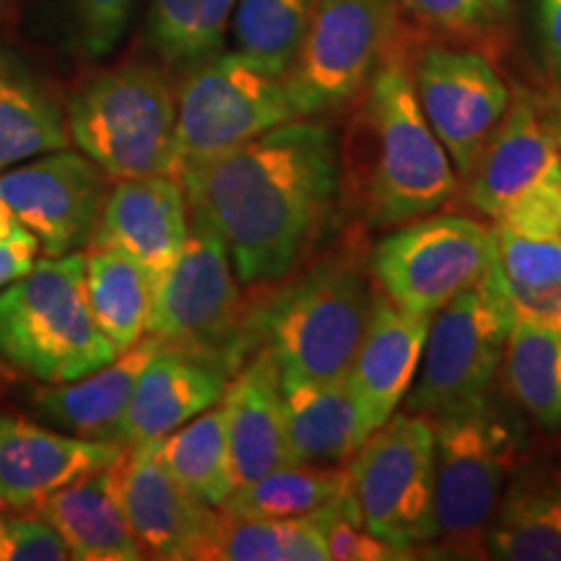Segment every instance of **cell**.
Instances as JSON below:
<instances>
[{
	"instance_id": "21",
	"label": "cell",
	"mask_w": 561,
	"mask_h": 561,
	"mask_svg": "<svg viewBox=\"0 0 561 561\" xmlns=\"http://www.w3.org/2000/svg\"><path fill=\"white\" fill-rule=\"evenodd\" d=\"M234 489L291 462L286 442L280 371L268 348L229 377L221 396Z\"/></svg>"
},
{
	"instance_id": "3",
	"label": "cell",
	"mask_w": 561,
	"mask_h": 561,
	"mask_svg": "<svg viewBox=\"0 0 561 561\" xmlns=\"http://www.w3.org/2000/svg\"><path fill=\"white\" fill-rule=\"evenodd\" d=\"M117 359L89 305L87 252L47 261L0 291V362L45 385L73 382Z\"/></svg>"
},
{
	"instance_id": "7",
	"label": "cell",
	"mask_w": 561,
	"mask_h": 561,
	"mask_svg": "<svg viewBox=\"0 0 561 561\" xmlns=\"http://www.w3.org/2000/svg\"><path fill=\"white\" fill-rule=\"evenodd\" d=\"M515 310L494 268L430 318L405 411L450 416L486 398L500 375Z\"/></svg>"
},
{
	"instance_id": "38",
	"label": "cell",
	"mask_w": 561,
	"mask_h": 561,
	"mask_svg": "<svg viewBox=\"0 0 561 561\" xmlns=\"http://www.w3.org/2000/svg\"><path fill=\"white\" fill-rule=\"evenodd\" d=\"M328 538V553L335 561H405L416 559V553L401 546L385 541V538L375 536V533L364 528L356 520L354 504H351L348 494H343L333 504L331 523L325 530Z\"/></svg>"
},
{
	"instance_id": "37",
	"label": "cell",
	"mask_w": 561,
	"mask_h": 561,
	"mask_svg": "<svg viewBox=\"0 0 561 561\" xmlns=\"http://www.w3.org/2000/svg\"><path fill=\"white\" fill-rule=\"evenodd\" d=\"M401 9L426 26L450 34H483L504 24L510 0H401Z\"/></svg>"
},
{
	"instance_id": "10",
	"label": "cell",
	"mask_w": 561,
	"mask_h": 561,
	"mask_svg": "<svg viewBox=\"0 0 561 561\" xmlns=\"http://www.w3.org/2000/svg\"><path fill=\"white\" fill-rule=\"evenodd\" d=\"M167 346L244 356V301L227 242L206 216L191 208V231L178 261L153 286L149 331Z\"/></svg>"
},
{
	"instance_id": "14",
	"label": "cell",
	"mask_w": 561,
	"mask_h": 561,
	"mask_svg": "<svg viewBox=\"0 0 561 561\" xmlns=\"http://www.w3.org/2000/svg\"><path fill=\"white\" fill-rule=\"evenodd\" d=\"M107 193V174L89 157L68 149L50 151L0 178V201L50 257L91 242Z\"/></svg>"
},
{
	"instance_id": "23",
	"label": "cell",
	"mask_w": 561,
	"mask_h": 561,
	"mask_svg": "<svg viewBox=\"0 0 561 561\" xmlns=\"http://www.w3.org/2000/svg\"><path fill=\"white\" fill-rule=\"evenodd\" d=\"M39 512L66 541L70 559L79 561H138L144 551L125 517L115 466L83 476L53 491L39 502Z\"/></svg>"
},
{
	"instance_id": "29",
	"label": "cell",
	"mask_w": 561,
	"mask_h": 561,
	"mask_svg": "<svg viewBox=\"0 0 561 561\" xmlns=\"http://www.w3.org/2000/svg\"><path fill=\"white\" fill-rule=\"evenodd\" d=\"M237 0H151L146 39L170 70L198 68L224 53Z\"/></svg>"
},
{
	"instance_id": "32",
	"label": "cell",
	"mask_w": 561,
	"mask_h": 561,
	"mask_svg": "<svg viewBox=\"0 0 561 561\" xmlns=\"http://www.w3.org/2000/svg\"><path fill=\"white\" fill-rule=\"evenodd\" d=\"M346 468L312 466V462H286L261 479L242 483L221 504L224 512L242 517L286 520L314 512L346 491Z\"/></svg>"
},
{
	"instance_id": "44",
	"label": "cell",
	"mask_w": 561,
	"mask_h": 561,
	"mask_svg": "<svg viewBox=\"0 0 561 561\" xmlns=\"http://www.w3.org/2000/svg\"><path fill=\"white\" fill-rule=\"evenodd\" d=\"M16 224H19V221H16V216H13V214H11V208L5 206L3 201H0V242H3L5 237H9L11 231L16 229Z\"/></svg>"
},
{
	"instance_id": "39",
	"label": "cell",
	"mask_w": 561,
	"mask_h": 561,
	"mask_svg": "<svg viewBox=\"0 0 561 561\" xmlns=\"http://www.w3.org/2000/svg\"><path fill=\"white\" fill-rule=\"evenodd\" d=\"M494 224L528 237H561V174L557 170L533 185Z\"/></svg>"
},
{
	"instance_id": "15",
	"label": "cell",
	"mask_w": 561,
	"mask_h": 561,
	"mask_svg": "<svg viewBox=\"0 0 561 561\" xmlns=\"http://www.w3.org/2000/svg\"><path fill=\"white\" fill-rule=\"evenodd\" d=\"M115 471L125 517L144 559H198L216 510L174 479L159 455V439L125 447Z\"/></svg>"
},
{
	"instance_id": "26",
	"label": "cell",
	"mask_w": 561,
	"mask_h": 561,
	"mask_svg": "<svg viewBox=\"0 0 561 561\" xmlns=\"http://www.w3.org/2000/svg\"><path fill=\"white\" fill-rule=\"evenodd\" d=\"M68 144V121L50 89L19 55L0 47V170Z\"/></svg>"
},
{
	"instance_id": "2",
	"label": "cell",
	"mask_w": 561,
	"mask_h": 561,
	"mask_svg": "<svg viewBox=\"0 0 561 561\" xmlns=\"http://www.w3.org/2000/svg\"><path fill=\"white\" fill-rule=\"evenodd\" d=\"M362 94L341 144L343 201L356 219L392 229L450 203L458 172L421 112L411 68L388 58Z\"/></svg>"
},
{
	"instance_id": "1",
	"label": "cell",
	"mask_w": 561,
	"mask_h": 561,
	"mask_svg": "<svg viewBox=\"0 0 561 561\" xmlns=\"http://www.w3.org/2000/svg\"><path fill=\"white\" fill-rule=\"evenodd\" d=\"M187 206L219 229L240 284H271L301 265L343 201L341 138L297 117L180 172Z\"/></svg>"
},
{
	"instance_id": "17",
	"label": "cell",
	"mask_w": 561,
	"mask_h": 561,
	"mask_svg": "<svg viewBox=\"0 0 561 561\" xmlns=\"http://www.w3.org/2000/svg\"><path fill=\"white\" fill-rule=\"evenodd\" d=\"M123 450L115 442L53 432L0 413V504L39 507L53 491L115 466Z\"/></svg>"
},
{
	"instance_id": "11",
	"label": "cell",
	"mask_w": 561,
	"mask_h": 561,
	"mask_svg": "<svg viewBox=\"0 0 561 561\" xmlns=\"http://www.w3.org/2000/svg\"><path fill=\"white\" fill-rule=\"evenodd\" d=\"M401 0H318L312 24L286 70L299 117L346 107L390 58Z\"/></svg>"
},
{
	"instance_id": "8",
	"label": "cell",
	"mask_w": 561,
	"mask_h": 561,
	"mask_svg": "<svg viewBox=\"0 0 561 561\" xmlns=\"http://www.w3.org/2000/svg\"><path fill=\"white\" fill-rule=\"evenodd\" d=\"M297 117L286 70L240 50L214 55L178 91V178Z\"/></svg>"
},
{
	"instance_id": "25",
	"label": "cell",
	"mask_w": 561,
	"mask_h": 561,
	"mask_svg": "<svg viewBox=\"0 0 561 561\" xmlns=\"http://www.w3.org/2000/svg\"><path fill=\"white\" fill-rule=\"evenodd\" d=\"M489 559L561 561V471L523 468L504 489L486 533Z\"/></svg>"
},
{
	"instance_id": "20",
	"label": "cell",
	"mask_w": 561,
	"mask_h": 561,
	"mask_svg": "<svg viewBox=\"0 0 561 561\" xmlns=\"http://www.w3.org/2000/svg\"><path fill=\"white\" fill-rule=\"evenodd\" d=\"M426 331V314L403 310L375 289L369 325L348 369V385L369 434L382 426L409 396Z\"/></svg>"
},
{
	"instance_id": "12",
	"label": "cell",
	"mask_w": 561,
	"mask_h": 561,
	"mask_svg": "<svg viewBox=\"0 0 561 561\" xmlns=\"http://www.w3.org/2000/svg\"><path fill=\"white\" fill-rule=\"evenodd\" d=\"M491 257L489 227L468 216L430 214L382 237L367 263L392 305L432 318L489 271Z\"/></svg>"
},
{
	"instance_id": "9",
	"label": "cell",
	"mask_w": 561,
	"mask_h": 561,
	"mask_svg": "<svg viewBox=\"0 0 561 561\" xmlns=\"http://www.w3.org/2000/svg\"><path fill=\"white\" fill-rule=\"evenodd\" d=\"M346 494L364 528L413 553L432 543V419L409 411L392 413L362 442L346 468Z\"/></svg>"
},
{
	"instance_id": "13",
	"label": "cell",
	"mask_w": 561,
	"mask_h": 561,
	"mask_svg": "<svg viewBox=\"0 0 561 561\" xmlns=\"http://www.w3.org/2000/svg\"><path fill=\"white\" fill-rule=\"evenodd\" d=\"M411 73L426 123L466 180L510 107L507 81L486 55L447 45L424 47Z\"/></svg>"
},
{
	"instance_id": "30",
	"label": "cell",
	"mask_w": 561,
	"mask_h": 561,
	"mask_svg": "<svg viewBox=\"0 0 561 561\" xmlns=\"http://www.w3.org/2000/svg\"><path fill=\"white\" fill-rule=\"evenodd\" d=\"M140 0H30L34 30L62 55L102 60L128 32Z\"/></svg>"
},
{
	"instance_id": "22",
	"label": "cell",
	"mask_w": 561,
	"mask_h": 561,
	"mask_svg": "<svg viewBox=\"0 0 561 561\" xmlns=\"http://www.w3.org/2000/svg\"><path fill=\"white\" fill-rule=\"evenodd\" d=\"M161 346L164 343L146 333L128 351L117 354V359L81 380L47 385L32 396L34 413L66 434L117 445V426L128 409L140 371Z\"/></svg>"
},
{
	"instance_id": "18",
	"label": "cell",
	"mask_w": 561,
	"mask_h": 561,
	"mask_svg": "<svg viewBox=\"0 0 561 561\" xmlns=\"http://www.w3.org/2000/svg\"><path fill=\"white\" fill-rule=\"evenodd\" d=\"M191 231L185 187L172 174L117 180L89 244H112L151 273L153 284L170 271Z\"/></svg>"
},
{
	"instance_id": "33",
	"label": "cell",
	"mask_w": 561,
	"mask_h": 561,
	"mask_svg": "<svg viewBox=\"0 0 561 561\" xmlns=\"http://www.w3.org/2000/svg\"><path fill=\"white\" fill-rule=\"evenodd\" d=\"M318 0H237L234 42L240 53L289 70L310 30Z\"/></svg>"
},
{
	"instance_id": "24",
	"label": "cell",
	"mask_w": 561,
	"mask_h": 561,
	"mask_svg": "<svg viewBox=\"0 0 561 561\" xmlns=\"http://www.w3.org/2000/svg\"><path fill=\"white\" fill-rule=\"evenodd\" d=\"M280 401L291 462L341 466L369 437L348 375L339 380H280Z\"/></svg>"
},
{
	"instance_id": "42",
	"label": "cell",
	"mask_w": 561,
	"mask_h": 561,
	"mask_svg": "<svg viewBox=\"0 0 561 561\" xmlns=\"http://www.w3.org/2000/svg\"><path fill=\"white\" fill-rule=\"evenodd\" d=\"M541 26L549 60L561 79V0H541Z\"/></svg>"
},
{
	"instance_id": "28",
	"label": "cell",
	"mask_w": 561,
	"mask_h": 561,
	"mask_svg": "<svg viewBox=\"0 0 561 561\" xmlns=\"http://www.w3.org/2000/svg\"><path fill=\"white\" fill-rule=\"evenodd\" d=\"M504 390L543 430H561V331L515 318L500 367Z\"/></svg>"
},
{
	"instance_id": "27",
	"label": "cell",
	"mask_w": 561,
	"mask_h": 561,
	"mask_svg": "<svg viewBox=\"0 0 561 561\" xmlns=\"http://www.w3.org/2000/svg\"><path fill=\"white\" fill-rule=\"evenodd\" d=\"M153 286L157 284L151 273L125 250L112 244H89V305L117 354L128 351L149 331Z\"/></svg>"
},
{
	"instance_id": "6",
	"label": "cell",
	"mask_w": 561,
	"mask_h": 561,
	"mask_svg": "<svg viewBox=\"0 0 561 561\" xmlns=\"http://www.w3.org/2000/svg\"><path fill=\"white\" fill-rule=\"evenodd\" d=\"M178 94L164 70L128 62L96 73L68 102L70 140L107 178H178Z\"/></svg>"
},
{
	"instance_id": "40",
	"label": "cell",
	"mask_w": 561,
	"mask_h": 561,
	"mask_svg": "<svg viewBox=\"0 0 561 561\" xmlns=\"http://www.w3.org/2000/svg\"><path fill=\"white\" fill-rule=\"evenodd\" d=\"M39 250L42 248L37 237L26 227L16 224V229L0 242V291L13 284V280L26 276L37 265Z\"/></svg>"
},
{
	"instance_id": "5",
	"label": "cell",
	"mask_w": 561,
	"mask_h": 561,
	"mask_svg": "<svg viewBox=\"0 0 561 561\" xmlns=\"http://www.w3.org/2000/svg\"><path fill=\"white\" fill-rule=\"evenodd\" d=\"M434 538L437 557L489 559L486 533L517 462V430L491 392L434 419Z\"/></svg>"
},
{
	"instance_id": "16",
	"label": "cell",
	"mask_w": 561,
	"mask_h": 561,
	"mask_svg": "<svg viewBox=\"0 0 561 561\" xmlns=\"http://www.w3.org/2000/svg\"><path fill=\"white\" fill-rule=\"evenodd\" d=\"M234 364L210 351L161 346L140 371L117 426V445L133 447L180 430L221 401Z\"/></svg>"
},
{
	"instance_id": "19",
	"label": "cell",
	"mask_w": 561,
	"mask_h": 561,
	"mask_svg": "<svg viewBox=\"0 0 561 561\" xmlns=\"http://www.w3.org/2000/svg\"><path fill=\"white\" fill-rule=\"evenodd\" d=\"M557 170L549 110L530 91L517 89L510 107L466 178V201L496 221L502 210Z\"/></svg>"
},
{
	"instance_id": "41",
	"label": "cell",
	"mask_w": 561,
	"mask_h": 561,
	"mask_svg": "<svg viewBox=\"0 0 561 561\" xmlns=\"http://www.w3.org/2000/svg\"><path fill=\"white\" fill-rule=\"evenodd\" d=\"M515 318H528L561 331V284L515 307Z\"/></svg>"
},
{
	"instance_id": "4",
	"label": "cell",
	"mask_w": 561,
	"mask_h": 561,
	"mask_svg": "<svg viewBox=\"0 0 561 561\" xmlns=\"http://www.w3.org/2000/svg\"><path fill=\"white\" fill-rule=\"evenodd\" d=\"M375 289L367 257L354 250L331 252L286 286L257 320L280 380L346 377L369 325Z\"/></svg>"
},
{
	"instance_id": "35",
	"label": "cell",
	"mask_w": 561,
	"mask_h": 561,
	"mask_svg": "<svg viewBox=\"0 0 561 561\" xmlns=\"http://www.w3.org/2000/svg\"><path fill=\"white\" fill-rule=\"evenodd\" d=\"M291 517L265 520V517L231 515L216 507L214 525L203 541L198 559L208 561H289Z\"/></svg>"
},
{
	"instance_id": "31",
	"label": "cell",
	"mask_w": 561,
	"mask_h": 561,
	"mask_svg": "<svg viewBox=\"0 0 561 561\" xmlns=\"http://www.w3.org/2000/svg\"><path fill=\"white\" fill-rule=\"evenodd\" d=\"M159 455L195 500L221 507L234 491L224 409H208L159 439Z\"/></svg>"
},
{
	"instance_id": "36",
	"label": "cell",
	"mask_w": 561,
	"mask_h": 561,
	"mask_svg": "<svg viewBox=\"0 0 561 561\" xmlns=\"http://www.w3.org/2000/svg\"><path fill=\"white\" fill-rule=\"evenodd\" d=\"M70 551L42 512L0 510V561H62Z\"/></svg>"
},
{
	"instance_id": "43",
	"label": "cell",
	"mask_w": 561,
	"mask_h": 561,
	"mask_svg": "<svg viewBox=\"0 0 561 561\" xmlns=\"http://www.w3.org/2000/svg\"><path fill=\"white\" fill-rule=\"evenodd\" d=\"M546 110H549L551 133H553V149H557V164H559V174H561V102L546 104Z\"/></svg>"
},
{
	"instance_id": "34",
	"label": "cell",
	"mask_w": 561,
	"mask_h": 561,
	"mask_svg": "<svg viewBox=\"0 0 561 561\" xmlns=\"http://www.w3.org/2000/svg\"><path fill=\"white\" fill-rule=\"evenodd\" d=\"M491 268L507 294L512 310L561 284V237H528L494 224Z\"/></svg>"
}]
</instances>
